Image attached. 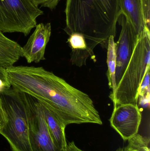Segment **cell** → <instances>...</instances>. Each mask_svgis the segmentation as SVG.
<instances>
[{"label": "cell", "instance_id": "obj_3", "mask_svg": "<svg viewBox=\"0 0 150 151\" xmlns=\"http://www.w3.org/2000/svg\"><path fill=\"white\" fill-rule=\"evenodd\" d=\"M150 29L146 27L138 39L132 57L119 84L114 98V107L124 104H137L140 87L150 70Z\"/></svg>", "mask_w": 150, "mask_h": 151}, {"label": "cell", "instance_id": "obj_14", "mask_svg": "<svg viewBox=\"0 0 150 151\" xmlns=\"http://www.w3.org/2000/svg\"><path fill=\"white\" fill-rule=\"evenodd\" d=\"M149 138L139 134L128 140L125 147L119 148L117 151H150Z\"/></svg>", "mask_w": 150, "mask_h": 151}, {"label": "cell", "instance_id": "obj_5", "mask_svg": "<svg viewBox=\"0 0 150 151\" xmlns=\"http://www.w3.org/2000/svg\"><path fill=\"white\" fill-rule=\"evenodd\" d=\"M26 96L28 107L29 141L32 151H59L52 141L39 102L26 93Z\"/></svg>", "mask_w": 150, "mask_h": 151}, {"label": "cell", "instance_id": "obj_12", "mask_svg": "<svg viewBox=\"0 0 150 151\" xmlns=\"http://www.w3.org/2000/svg\"><path fill=\"white\" fill-rule=\"evenodd\" d=\"M21 57L22 47L5 36L0 30V65L5 68L12 66Z\"/></svg>", "mask_w": 150, "mask_h": 151}, {"label": "cell", "instance_id": "obj_10", "mask_svg": "<svg viewBox=\"0 0 150 151\" xmlns=\"http://www.w3.org/2000/svg\"><path fill=\"white\" fill-rule=\"evenodd\" d=\"M121 13L134 28L138 39L146 27L144 19L141 0H119Z\"/></svg>", "mask_w": 150, "mask_h": 151}, {"label": "cell", "instance_id": "obj_20", "mask_svg": "<svg viewBox=\"0 0 150 151\" xmlns=\"http://www.w3.org/2000/svg\"><path fill=\"white\" fill-rule=\"evenodd\" d=\"M63 151H84L77 147L73 141L67 144V147Z\"/></svg>", "mask_w": 150, "mask_h": 151}, {"label": "cell", "instance_id": "obj_8", "mask_svg": "<svg viewBox=\"0 0 150 151\" xmlns=\"http://www.w3.org/2000/svg\"><path fill=\"white\" fill-rule=\"evenodd\" d=\"M51 33L50 23L37 25L26 44L22 47L23 57L25 58L28 63H39L45 59V52Z\"/></svg>", "mask_w": 150, "mask_h": 151}, {"label": "cell", "instance_id": "obj_2", "mask_svg": "<svg viewBox=\"0 0 150 151\" xmlns=\"http://www.w3.org/2000/svg\"><path fill=\"white\" fill-rule=\"evenodd\" d=\"M0 96L7 117L0 134L6 138L12 151H32L26 93L11 87L0 90Z\"/></svg>", "mask_w": 150, "mask_h": 151}, {"label": "cell", "instance_id": "obj_4", "mask_svg": "<svg viewBox=\"0 0 150 151\" xmlns=\"http://www.w3.org/2000/svg\"><path fill=\"white\" fill-rule=\"evenodd\" d=\"M43 13L30 0H0V30L27 36L37 26V18Z\"/></svg>", "mask_w": 150, "mask_h": 151}, {"label": "cell", "instance_id": "obj_16", "mask_svg": "<svg viewBox=\"0 0 150 151\" xmlns=\"http://www.w3.org/2000/svg\"><path fill=\"white\" fill-rule=\"evenodd\" d=\"M36 7L39 5L41 7H46L51 10L55 9L61 0H30ZM39 8V7H38Z\"/></svg>", "mask_w": 150, "mask_h": 151}, {"label": "cell", "instance_id": "obj_13", "mask_svg": "<svg viewBox=\"0 0 150 151\" xmlns=\"http://www.w3.org/2000/svg\"><path fill=\"white\" fill-rule=\"evenodd\" d=\"M107 64L108 67L107 76L109 88L112 90L110 95V98L113 101L117 84L115 80L116 73V43L114 42V37L110 36L108 40L107 46Z\"/></svg>", "mask_w": 150, "mask_h": 151}, {"label": "cell", "instance_id": "obj_9", "mask_svg": "<svg viewBox=\"0 0 150 151\" xmlns=\"http://www.w3.org/2000/svg\"><path fill=\"white\" fill-rule=\"evenodd\" d=\"M39 102L43 110L53 143L58 151H63L67 147L68 144L65 133L66 126L45 105Z\"/></svg>", "mask_w": 150, "mask_h": 151}, {"label": "cell", "instance_id": "obj_19", "mask_svg": "<svg viewBox=\"0 0 150 151\" xmlns=\"http://www.w3.org/2000/svg\"><path fill=\"white\" fill-rule=\"evenodd\" d=\"M6 122H7V117L3 106L2 99L0 96V131L5 125Z\"/></svg>", "mask_w": 150, "mask_h": 151}, {"label": "cell", "instance_id": "obj_6", "mask_svg": "<svg viewBox=\"0 0 150 151\" xmlns=\"http://www.w3.org/2000/svg\"><path fill=\"white\" fill-rule=\"evenodd\" d=\"M117 22L122 28L116 43L115 80L117 86L126 70L138 41L134 28L122 13H121Z\"/></svg>", "mask_w": 150, "mask_h": 151}, {"label": "cell", "instance_id": "obj_15", "mask_svg": "<svg viewBox=\"0 0 150 151\" xmlns=\"http://www.w3.org/2000/svg\"><path fill=\"white\" fill-rule=\"evenodd\" d=\"M150 70L148 71L145 76L139 90V97H141L143 100L150 99Z\"/></svg>", "mask_w": 150, "mask_h": 151}, {"label": "cell", "instance_id": "obj_17", "mask_svg": "<svg viewBox=\"0 0 150 151\" xmlns=\"http://www.w3.org/2000/svg\"><path fill=\"white\" fill-rule=\"evenodd\" d=\"M141 1L145 25L150 29V0H141Z\"/></svg>", "mask_w": 150, "mask_h": 151}, {"label": "cell", "instance_id": "obj_7", "mask_svg": "<svg viewBox=\"0 0 150 151\" xmlns=\"http://www.w3.org/2000/svg\"><path fill=\"white\" fill-rule=\"evenodd\" d=\"M141 119L138 105L124 104L114 107L109 121L111 127L126 141L138 134Z\"/></svg>", "mask_w": 150, "mask_h": 151}, {"label": "cell", "instance_id": "obj_1", "mask_svg": "<svg viewBox=\"0 0 150 151\" xmlns=\"http://www.w3.org/2000/svg\"><path fill=\"white\" fill-rule=\"evenodd\" d=\"M65 13L64 31L82 35L93 51L99 44L107 48L109 37H115L121 12L119 0H67Z\"/></svg>", "mask_w": 150, "mask_h": 151}, {"label": "cell", "instance_id": "obj_18", "mask_svg": "<svg viewBox=\"0 0 150 151\" xmlns=\"http://www.w3.org/2000/svg\"><path fill=\"white\" fill-rule=\"evenodd\" d=\"M10 87L11 85L8 81L6 68L0 65V90Z\"/></svg>", "mask_w": 150, "mask_h": 151}, {"label": "cell", "instance_id": "obj_11", "mask_svg": "<svg viewBox=\"0 0 150 151\" xmlns=\"http://www.w3.org/2000/svg\"><path fill=\"white\" fill-rule=\"evenodd\" d=\"M68 42L71 50L70 61L73 65L81 67L86 65L88 58H95L94 52L87 47L85 39L82 35L71 34L68 39Z\"/></svg>", "mask_w": 150, "mask_h": 151}]
</instances>
